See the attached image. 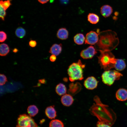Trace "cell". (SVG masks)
Here are the masks:
<instances>
[{"label": "cell", "mask_w": 127, "mask_h": 127, "mask_svg": "<svg viewBox=\"0 0 127 127\" xmlns=\"http://www.w3.org/2000/svg\"><path fill=\"white\" fill-rule=\"evenodd\" d=\"M99 38L96 43V47L99 51H111L118 45L119 40L116 33L111 30L100 32Z\"/></svg>", "instance_id": "obj_1"}, {"label": "cell", "mask_w": 127, "mask_h": 127, "mask_svg": "<svg viewBox=\"0 0 127 127\" xmlns=\"http://www.w3.org/2000/svg\"><path fill=\"white\" fill-rule=\"evenodd\" d=\"M99 51L100 54L98 57V62L102 68L107 70L114 67L116 59L111 51Z\"/></svg>", "instance_id": "obj_2"}, {"label": "cell", "mask_w": 127, "mask_h": 127, "mask_svg": "<svg viewBox=\"0 0 127 127\" xmlns=\"http://www.w3.org/2000/svg\"><path fill=\"white\" fill-rule=\"evenodd\" d=\"M85 66L80 60L77 62L74 63L70 65L67 70L70 80L72 82L82 80L83 78V69Z\"/></svg>", "instance_id": "obj_3"}, {"label": "cell", "mask_w": 127, "mask_h": 127, "mask_svg": "<svg viewBox=\"0 0 127 127\" xmlns=\"http://www.w3.org/2000/svg\"><path fill=\"white\" fill-rule=\"evenodd\" d=\"M123 75L115 70H105L102 74L101 78L103 83L108 86L112 85L115 80L119 79Z\"/></svg>", "instance_id": "obj_4"}, {"label": "cell", "mask_w": 127, "mask_h": 127, "mask_svg": "<svg viewBox=\"0 0 127 127\" xmlns=\"http://www.w3.org/2000/svg\"><path fill=\"white\" fill-rule=\"evenodd\" d=\"M17 121L16 127H38L31 116L25 114L20 115Z\"/></svg>", "instance_id": "obj_5"}, {"label": "cell", "mask_w": 127, "mask_h": 127, "mask_svg": "<svg viewBox=\"0 0 127 127\" xmlns=\"http://www.w3.org/2000/svg\"><path fill=\"white\" fill-rule=\"evenodd\" d=\"M100 33L98 29L97 32L91 31L87 33L86 36L85 44L90 45H94L96 44L99 40V35Z\"/></svg>", "instance_id": "obj_6"}, {"label": "cell", "mask_w": 127, "mask_h": 127, "mask_svg": "<svg viewBox=\"0 0 127 127\" xmlns=\"http://www.w3.org/2000/svg\"><path fill=\"white\" fill-rule=\"evenodd\" d=\"M97 53V51L94 47L91 45L82 50L80 53V56L83 59H90L92 58Z\"/></svg>", "instance_id": "obj_7"}, {"label": "cell", "mask_w": 127, "mask_h": 127, "mask_svg": "<svg viewBox=\"0 0 127 127\" xmlns=\"http://www.w3.org/2000/svg\"><path fill=\"white\" fill-rule=\"evenodd\" d=\"M98 82L94 77L91 76L88 77L85 80L84 85L87 89L93 90L97 87Z\"/></svg>", "instance_id": "obj_8"}, {"label": "cell", "mask_w": 127, "mask_h": 127, "mask_svg": "<svg viewBox=\"0 0 127 127\" xmlns=\"http://www.w3.org/2000/svg\"><path fill=\"white\" fill-rule=\"evenodd\" d=\"M113 11L112 7L107 4L103 5L100 9L101 14L105 18L109 17L112 14Z\"/></svg>", "instance_id": "obj_9"}, {"label": "cell", "mask_w": 127, "mask_h": 127, "mask_svg": "<svg viewBox=\"0 0 127 127\" xmlns=\"http://www.w3.org/2000/svg\"><path fill=\"white\" fill-rule=\"evenodd\" d=\"M117 100L121 101H124L127 99V90L125 89L121 88L117 91L115 95Z\"/></svg>", "instance_id": "obj_10"}, {"label": "cell", "mask_w": 127, "mask_h": 127, "mask_svg": "<svg viewBox=\"0 0 127 127\" xmlns=\"http://www.w3.org/2000/svg\"><path fill=\"white\" fill-rule=\"evenodd\" d=\"M72 96L70 94H65L62 95L61 98V101L63 105L66 106H71L73 102Z\"/></svg>", "instance_id": "obj_11"}, {"label": "cell", "mask_w": 127, "mask_h": 127, "mask_svg": "<svg viewBox=\"0 0 127 127\" xmlns=\"http://www.w3.org/2000/svg\"><path fill=\"white\" fill-rule=\"evenodd\" d=\"M54 105L49 106L47 107L45 110L46 116L49 119H54L57 116L56 112L54 108Z\"/></svg>", "instance_id": "obj_12"}, {"label": "cell", "mask_w": 127, "mask_h": 127, "mask_svg": "<svg viewBox=\"0 0 127 127\" xmlns=\"http://www.w3.org/2000/svg\"><path fill=\"white\" fill-rule=\"evenodd\" d=\"M62 50V45L61 44H54L50 48L49 52L56 56L58 55Z\"/></svg>", "instance_id": "obj_13"}, {"label": "cell", "mask_w": 127, "mask_h": 127, "mask_svg": "<svg viewBox=\"0 0 127 127\" xmlns=\"http://www.w3.org/2000/svg\"><path fill=\"white\" fill-rule=\"evenodd\" d=\"M57 36L58 38L61 40L66 39L68 37V32L65 28H61L58 31Z\"/></svg>", "instance_id": "obj_14"}, {"label": "cell", "mask_w": 127, "mask_h": 127, "mask_svg": "<svg viewBox=\"0 0 127 127\" xmlns=\"http://www.w3.org/2000/svg\"><path fill=\"white\" fill-rule=\"evenodd\" d=\"M126 64L124 61L122 59H116L114 67L117 70L122 71L126 68Z\"/></svg>", "instance_id": "obj_15"}, {"label": "cell", "mask_w": 127, "mask_h": 127, "mask_svg": "<svg viewBox=\"0 0 127 127\" xmlns=\"http://www.w3.org/2000/svg\"><path fill=\"white\" fill-rule=\"evenodd\" d=\"M56 91L57 94L60 96L66 94L67 89L65 86L63 84L60 83L58 84L56 88Z\"/></svg>", "instance_id": "obj_16"}, {"label": "cell", "mask_w": 127, "mask_h": 127, "mask_svg": "<svg viewBox=\"0 0 127 127\" xmlns=\"http://www.w3.org/2000/svg\"><path fill=\"white\" fill-rule=\"evenodd\" d=\"M87 18L88 20L92 24H96L99 21V16L96 14L93 13H89Z\"/></svg>", "instance_id": "obj_17"}, {"label": "cell", "mask_w": 127, "mask_h": 127, "mask_svg": "<svg viewBox=\"0 0 127 127\" xmlns=\"http://www.w3.org/2000/svg\"><path fill=\"white\" fill-rule=\"evenodd\" d=\"M10 48L8 45L4 43L0 45V55L1 56H6L9 52Z\"/></svg>", "instance_id": "obj_18"}, {"label": "cell", "mask_w": 127, "mask_h": 127, "mask_svg": "<svg viewBox=\"0 0 127 127\" xmlns=\"http://www.w3.org/2000/svg\"><path fill=\"white\" fill-rule=\"evenodd\" d=\"M75 42L78 45L83 44L85 41V38L83 34L78 33L75 35L74 38Z\"/></svg>", "instance_id": "obj_19"}, {"label": "cell", "mask_w": 127, "mask_h": 127, "mask_svg": "<svg viewBox=\"0 0 127 127\" xmlns=\"http://www.w3.org/2000/svg\"><path fill=\"white\" fill-rule=\"evenodd\" d=\"M27 112L30 116L33 117L36 115L38 112V109L35 105H31L27 108Z\"/></svg>", "instance_id": "obj_20"}, {"label": "cell", "mask_w": 127, "mask_h": 127, "mask_svg": "<svg viewBox=\"0 0 127 127\" xmlns=\"http://www.w3.org/2000/svg\"><path fill=\"white\" fill-rule=\"evenodd\" d=\"M15 33L17 37L20 38H22L25 35L26 31L23 28L20 27L16 29L15 32Z\"/></svg>", "instance_id": "obj_21"}, {"label": "cell", "mask_w": 127, "mask_h": 127, "mask_svg": "<svg viewBox=\"0 0 127 127\" xmlns=\"http://www.w3.org/2000/svg\"><path fill=\"white\" fill-rule=\"evenodd\" d=\"M49 127H64V125L61 121L58 119H55L50 122Z\"/></svg>", "instance_id": "obj_22"}, {"label": "cell", "mask_w": 127, "mask_h": 127, "mask_svg": "<svg viewBox=\"0 0 127 127\" xmlns=\"http://www.w3.org/2000/svg\"><path fill=\"white\" fill-rule=\"evenodd\" d=\"M11 3L10 0H7L3 1L0 0V6L3 7L6 10L11 5Z\"/></svg>", "instance_id": "obj_23"}, {"label": "cell", "mask_w": 127, "mask_h": 127, "mask_svg": "<svg viewBox=\"0 0 127 127\" xmlns=\"http://www.w3.org/2000/svg\"><path fill=\"white\" fill-rule=\"evenodd\" d=\"M0 6V17L2 20H4L6 15V10L2 6Z\"/></svg>", "instance_id": "obj_24"}, {"label": "cell", "mask_w": 127, "mask_h": 127, "mask_svg": "<svg viewBox=\"0 0 127 127\" xmlns=\"http://www.w3.org/2000/svg\"><path fill=\"white\" fill-rule=\"evenodd\" d=\"M7 35L4 32L1 31L0 32V42H2L4 41L7 39Z\"/></svg>", "instance_id": "obj_25"}, {"label": "cell", "mask_w": 127, "mask_h": 127, "mask_svg": "<svg viewBox=\"0 0 127 127\" xmlns=\"http://www.w3.org/2000/svg\"><path fill=\"white\" fill-rule=\"evenodd\" d=\"M0 85H4L7 81V79L6 76L3 74H0Z\"/></svg>", "instance_id": "obj_26"}, {"label": "cell", "mask_w": 127, "mask_h": 127, "mask_svg": "<svg viewBox=\"0 0 127 127\" xmlns=\"http://www.w3.org/2000/svg\"><path fill=\"white\" fill-rule=\"evenodd\" d=\"M96 127H111L109 125L102 121H99L96 125Z\"/></svg>", "instance_id": "obj_27"}, {"label": "cell", "mask_w": 127, "mask_h": 127, "mask_svg": "<svg viewBox=\"0 0 127 127\" xmlns=\"http://www.w3.org/2000/svg\"><path fill=\"white\" fill-rule=\"evenodd\" d=\"M37 44L35 40H31L29 43V46L32 48L35 47L36 46Z\"/></svg>", "instance_id": "obj_28"}, {"label": "cell", "mask_w": 127, "mask_h": 127, "mask_svg": "<svg viewBox=\"0 0 127 127\" xmlns=\"http://www.w3.org/2000/svg\"><path fill=\"white\" fill-rule=\"evenodd\" d=\"M56 56L54 55H52L50 57V60L52 62L55 61L56 59Z\"/></svg>", "instance_id": "obj_29"}, {"label": "cell", "mask_w": 127, "mask_h": 127, "mask_svg": "<svg viewBox=\"0 0 127 127\" xmlns=\"http://www.w3.org/2000/svg\"><path fill=\"white\" fill-rule=\"evenodd\" d=\"M40 3L44 4L48 2L49 0H38Z\"/></svg>", "instance_id": "obj_30"}, {"label": "cell", "mask_w": 127, "mask_h": 127, "mask_svg": "<svg viewBox=\"0 0 127 127\" xmlns=\"http://www.w3.org/2000/svg\"><path fill=\"white\" fill-rule=\"evenodd\" d=\"M63 3L66 4L67 3L68 0H60Z\"/></svg>", "instance_id": "obj_31"}, {"label": "cell", "mask_w": 127, "mask_h": 127, "mask_svg": "<svg viewBox=\"0 0 127 127\" xmlns=\"http://www.w3.org/2000/svg\"><path fill=\"white\" fill-rule=\"evenodd\" d=\"M18 51V50L17 48H15L13 50V52L14 53H17Z\"/></svg>", "instance_id": "obj_32"}, {"label": "cell", "mask_w": 127, "mask_h": 127, "mask_svg": "<svg viewBox=\"0 0 127 127\" xmlns=\"http://www.w3.org/2000/svg\"><path fill=\"white\" fill-rule=\"evenodd\" d=\"M119 12L117 11L115 12L114 13V14L116 16H118L119 15Z\"/></svg>", "instance_id": "obj_33"}, {"label": "cell", "mask_w": 127, "mask_h": 127, "mask_svg": "<svg viewBox=\"0 0 127 127\" xmlns=\"http://www.w3.org/2000/svg\"><path fill=\"white\" fill-rule=\"evenodd\" d=\"M113 17V19L114 20H116L117 19V17L116 16H114Z\"/></svg>", "instance_id": "obj_34"}]
</instances>
